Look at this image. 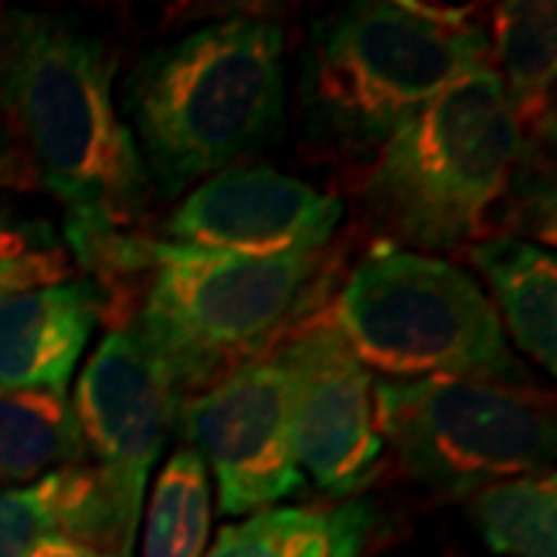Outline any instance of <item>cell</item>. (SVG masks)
<instances>
[{"label":"cell","mask_w":557,"mask_h":557,"mask_svg":"<svg viewBox=\"0 0 557 557\" xmlns=\"http://www.w3.org/2000/svg\"><path fill=\"white\" fill-rule=\"evenodd\" d=\"M344 220V201L260 164L223 168L180 201L164 223V242L242 255H322Z\"/></svg>","instance_id":"cell-11"},{"label":"cell","mask_w":557,"mask_h":557,"mask_svg":"<svg viewBox=\"0 0 557 557\" xmlns=\"http://www.w3.org/2000/svg\"><path fill=\"white\" fill-rule=\"evenodd\" d=\"M180 387L161 357L131 325L112 329L75 384V418L84 446L112 496L137 520L149 471L180 418Z\"/></svg>","instance_id":"cell-10"},{"label":"cell","mask_w":557,"mask_h":557,"mask_svg":"<svg viewBox=\"0 0 557 557\" xmlns=\"http://www.w3.org/2000/svg\"><path fill=\"white\" fill-rule=\"evenodd\" d=\"M211 536V483L193 446L164 461L149 498L143 557H205Z\"/></svg>","instance_id":"cell-19"},{"label":"cell","mask_w":557,"mask_h":557,"mask_svg":"<svg viewBox=\"0 0 557 557\" xmlns=\"http://www.w3.org/2000/svg\"><path fill=\"white\" fill-rule=\"evenodd\" d=\"M555 3L511 0L493 10L490 60L520 134L530 143L555 137L557 28Z\"/></svg>","instance_id":"cell-14"},{"label":"cell","mask_w":557,"mask_h":557,"mask_svg":"<svg viewBox=\"0 0 557 557\" xmlns=\"http://www.w3.org/2000/svg\"><path fill=\"white\" fill-rule=\"evenodd\" d=\"M527 149L502 81L483 65L381 143L366 189L397 239L446 251L496 226Z\"/></svg>","instance_id":"cell-4"},{"label":"cell","mask_w":557,"mask_h":557,"mask_svg":"<svg viewBox=\"0 0 557 557\" xmlns=\"http://www.w3.org/2000/svg\"><path fill=\"white\" fill-rule=\"evenodd\" d=\"M292 366V449L325 496L354 498L384 468L375 428V379L354 357L325 313L282 341Z\"/></svg>","instance_id":"cell-9"},{"label":"cell","mask_w":557,"mask_h":557,"mask_svg":"<svg viewBox=\"0 0 557 557\" xmlns=\"http://www.w3.org/2000/svg\"><path fill=\"white\" fill-rule=\"evenodd\" d=\"M139 267L146 292L131 329L193 397L278 347L325 295L322 255L242 258L159 239L137 242Z\"/></svg>","instance_id":"cell-3"},{"label":"cell","mask_w":557,"mask_h":557,"mask_svg":"<svg viewBox=\"0 0 557 557\" xmlns=\"http://www.w3.org/2000/svg\"><path fill=\"white\" fill-rule=\"evenodd\" d=\"M375 533L379 515L362 498L325 508H267L226 523L205 557H359Z\"/></svg>","instance_id":"cell-15"},{"label":"cell","mask_w":557,"mask_h":557,"mask_svg":"<svg viewBox=\"0 0 557 557\" xmlns=\"http://www.w3.org/2000/svg\"><path fill=\"white\" fill-rule=\"evenodd\" d=\"M375 428L403 474L461 498L548 471L557 443L555 397L527 381H379Z\"/></svg>","instance_id":"cell-7"},{"label":"cell","mask_w":557,"mask_h":557,"mask_svg":"<svg viewBox=\"0 0 557 557\" xmlns=\"http://www.w3.org/2000/svg\"><path fill=\"white\" fill-rule=\"evenodd\" d=\"M137 527L97 465H65L28 486H0V557H25L47 536L131 557Z\"/></svg>","instance_id":"cell-13"},{"label":"cell","mask_w":557,"mask_h":557,"mask_svg":"<svg viewBox=\"0 0 557 557\" xmlns=\"http://www.w3.org/2000/svg\"><path fill=\"white\" fill-rule=\"evenodd\" d=\"M490 65V35L465 10L366 0L313 38L304 106L344 149H379L446 87Z\"/></svg>","instance_id":"cell-5"},{"label":"cell","mask_w":557,"mask_h":557,"mask_svg":"<svg viewBox=\"0 0 557 557\" xmlns=\"http://www.w3.org/2000/svg\"><path fill=\"white\" fill-rule=\"evenodd\" d=\"M100 317L97 282L65 278L0 295V384L65 397Z\"/></svg>","instance_id":"cell-12"},{"label":"cell","mask_w":557,"mask_h":557,"mask_svg":"<svg viewBox=\"0 0 557 557\" xmlns=\"http://www.w3.org/2000/svg\"><path fill=\"white\" fill-rule=\"evenodd\" d=\"M480 539L502 557H557V480L536 471L468 496Z\"/></svg>","instance_id":"cell-18"},{"label":"cell","mask_w":557,"mask_h":557,"mask_svg":"<svg viewBox=\"0 0 557 557\" xmlns=\"http://www.w3.org/2000/svg\"><path fill=\"white\" fill-rule=\"evenodd\" d=\"M322 313L369 372L391 381H527L478 278L437 255L381 245Z\"/></svg>","instance_id":"cell-6"},{"label":"cell","mask_w":557,"mask_h":557,"mask_svg":"<svg viewBox=\"0 0 557 557\" xmlns=\"http://www.w3.org/2000/svg\"><path fill=\"white\" fill-rule=\"evenodd\" d=\"M84 458L87 446L69 399L0 384V486H28Z\"/></svg>","instance_id":"cell-17"},{"label":"cell","mask_w":557,"mask_h":557,"mask_svg":"<svg viewBox=\"0 0 557 557\" xmlns=\"http://www.w3.org/2000/svg\"><path fill=\"white\" fill-rule=\"evenodd\" d=\"M69 276L72 258L57 242L53 230L0 199V295L57 285Z\"/></svg>","instance_id":"cell-20"},{"label":"cell","mask_w":557,"mask_h":557,"mask_svg":"<svg viewBox=\"0 0 557 557\" xmlns=\"http://www.w3.org/2000/svg\"><path fill=\"white\" fill-rule=\"evenodd\" d=\"M25 557H109V555L94 552V548H87V545L72 542V539H65V536H47V539H40L38 545H35V548H32Z\"/></svg>","instance_id":"cell-21"},{"label":"cell","mask_w":557,"mask_h":557,"mask_svg":"<svg viewBox=\"0 0 557 557\" xmlns=\"http://www.w3.org/2000/svg\"><path fill=\"white\" fill-rule=\"evenodd\" d=\"M282 106L285 38L258 16L218 20L164 44L131 72L121 94L143 168L168 193L233 168L270 139Z\"/></svg>","instance_id":"cell-2"},{"label":"cell","mask_w":557,"mask_h":557,"mask_svg":"<svg viewBox=\"0 0 557 557\" xmlns=\"http://www.w3.org/2000/svg\"><path fill=\"white\" fill-rule=\"evenodd\" d=\"M468 258L490 282L508 335L520 350L555 375L557 372V263L533 242L515 236L483 239ZM498 319V322H502ZM502 329V332H505Z\"/></svg>","instance_id":"cell-16"},{"label":"cell","mask_w":557,"mask_h":557,"mask_svg":"<svg viewBox=\"0 0 557 557\" xmlns=\"http://www.w3.org/2000/svg\"><path fill=\"white\" fill-rule=\"evenodd\" d=\"M292 366L282 344L183 399L180 421L218 483L220 511L248 518L304 486L292 449Z\"/></svg>","instance_id":"cell-8"},{"label":"cell","mask_w":557,"mask_h":557,"mask_svg":"<svg viewBox=\"0 0 557 557\" xmlns=\"http://www.w3.org/2000/svg\"><path fill=\"white\" fill-rule=\"evenodd\" d=\"M16 156L7 149V143L0 139V186H7V183H16L20 174H16Z\"/></svg>","instance_id":"cell-22"},{"label":"cell","mask_w":557,"mask_h":557,"mask_svg":"<svg viewBox=\"0 0 557 557\" xmlns=\"http://www.w3.org/2000/svg\"><path fill=\"white\" fill-rule=\"evenodd\" d=\"M0 112L62 201L75 258L97 270L149 189L106 44L47 13L0 10Z\"/></svg>","instance_id":"cell-1"}]
</instances>
